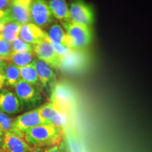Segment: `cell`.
I'll return each instance as SVG.
<instances>
[{
	"instance_id": "1",
	"label": "cell",
	"mask_w": 152,
	"mask_h": 152,
	"mask_svg": "<svg viewBox=\"0 0 152 152\" xmlns=\"http://www.w3.org/2000/svg\"><path fill=\"white\" fill-rule=\"evenodd\" d=\"M64 135V130L51 124L33 127L23 133L26 141L33 147H52L60 144Z\"/></svg>"
},
{
	"instance_id": "2",
	"label": "cell",
	"mask_w": 152,
	"mask_h": 152,
	"mask_svg": "<svg viewBox=\"0 0 152 152\" xmlns=\"http://www.w3.org/2000/svg\"><path fill=\"white\" fill-rule=\"evenodd\" d=\"M64 30L71 41V46L75 51H80L88 47L92 41L91 28L85 27L70 20L63 24Z\"/></svg>"
},
{
	"instance_id": "3",
	"label": "cell",
	"mask_w": 152,
	"mask_h": 152,
	"mask_svg": "<svg viewBox=\"0 0 152 152\" xmlns=\"http://www.w3.org/2000/svg\"><path fill=\"white\" fill-rule=\"evenodd\" d=\"M71 20L85 27L91 28L94 20L92 7L84 0H71L69 5Z\"/></svg>"
},
{
	"instance_id": "4",
	"label": "cell",
	"mask_w": 152,
	"mask_h": 152,
	"mask_svg": "<svg viewBox=\"0 0 152 152\" xmlns=\"http://www.w3.org/2000/svg\"><path fill=\"white\" fill-rule=\"evenodd\" d=\"M33 0H12L5 11L4 16L9 22L25 25L31 23L30 7Z\"/></svg>"
},
{
	"instance_id": "5",
	"label": "cell",
	"mask_w": 152,
	"mask_h": 152,
	"mask_svg": "<svg viewBox=\"0 0 152 152\" xmlns=\"http://www.w3.org/2000/svg\"><path fill=\"white\" fill-rule=\"evenodd\" d=\"M32 23L39 28H45L54 22L48 2L47 0H33L30 7Z\"/></svg>"
},
{
	"instance_id": "6",
	"label": "cell",
	"mask_w": 152,
	"mask_h": 152,
	"mask_svg": "<svg viewBox=\"0 0 152 152\" xmlns=\"http://www.w3.org/2000/svg\"><path fill=\"white\" fill-rule=\"evenodd\" d=\"M14 87L15 94L23 106L31 107L39 104L42 99L38 89L21 79Z\"/></svg>"
},
{
	"instance_id": "7",
	"label": "cell",
	"mask_w": 152,
	"mask_h": 152,
	"mask_svg": "<svg viewBox=\"0 0 152 152\" xmlns=\"http://www.w3.org/2000/svg\"><path fill=\"white\" fill-rule=\"evenodd\" d=\"M49 124L42 118L39 113L38 108L26 112L14 119V132L23 136V133L28 129L39 125Z\"/></svg>"
},
{
	"instance_id": "8",
	"label": "cell",
	"mask_w": 152,
	"mask_h": 152,
	"mask_svg": "<svg viewBox=\"0 0 152 152\" xmlns=\"http://www.w3.org/2000/svg\"><path fill=\"white\" fill-rule=\"evenodd\" d=\"M38 110L47 123L64 130L66 125V114L58 104L51 101L38 108Z\"/></svg>"
},
{
	"instance_id": "9",
	"label": "cell",
	"mask_w": 152,
	"mask_h": 152,
	"mask_svg": "<svg viewBox=\"0 0 152 152\" xmlns=\"http://www.w3.org/2000/svg\"><path fill=\"white\" fill-rule=\"evenodd\" d=\"M33 52L37 58L45 62L52 68H58L60 66L61 58L55 52L54 49L47 38L40 43L33 45Z\"/></svg>"
},
{
	"instance_id": "10",
	"label": "cell",
	"mask_w": 152,
	"mask_h": 152,
	"mask_svg": "<svg viewBox=\"0 0 152 152\" xmlns=\"http://www.w3.org/2000/svg\"><path fill=\"white\" fill-rule=\"evenodd\" d=\"M33 63L42 88L52 92L57 83L56 75L53 68L37 58L34 59Z\"/></svg>"
},
{
	"instance_id": "11",
	"label": "cell",
	"mask_w": 152,
	"mask_h": 152,
	"mask_svg": "<svg viewBox=\"0 0 152 152\" xmlns=\"http://www.w3.org/2000/svg\"><path fill=\"white\" fill-rule=\"evenodd\" d=\"M31 147L23 136L14 132H7L3 134L0 150L1 152H27Z\"/></svg>"
},
{
	"instance_id": "12",
	"label": "cell",
	"mask_w": 152,
	"mask_h": 152,
	"mask_svg": "<svg viewBox=\"0 0 152 152\" xmlns=\"http://www.w3.org/2000/svg\"><path fill=\"white\" fill-rule=\"evenodd\" d=\"M23 106L15 93L9 90H0V111L14 115L22 111Z\"/></svg>"
},
{
	"instance_id": "13",
	"label": "cell",
	"mask_w": 152,
	"mask_h": 152,
	"mask_svg": "<svg viewBox=\"0 0 152 152\" xmlns=\"http://www.w3.org/2000/svg\"><path fill=\"white\" fill-rule=\"evenodd\" d=\"M18 35L20 39L33 46L45 40L47 38L46 32L32 23L23 25Z\"/></svg>"
},
{
	"instance_id": "14",
	"label": "cell",
	"mask_w": 152,
	"mask_h": 152,
	"mask_svg": "<svg viewBox=\"0 0 152 152\" xmlns=\"http://www.w3.org/2000/svg\"><path fill=\"white\" fill-rule=\"evenodd\" d=\"M51 101L58 104L64 110L69 107L72 102V94L68 87L66 85L56 83L52 90Z\"/></svg>"
},
{
	"instance_id": "15",
	"label": "cell",
	"mask_w": 152,
	"mask_h": 152,
	"mask_svg": "<svg viewBox=\"0 0 152 152\" xmlns=\"http://www.w3.org/2000/svg\"><path fill=\"white\" fill-rule=\"evenodd\" d=\"M47 2L53 17L62 25L71 20L69 6L66 0H48Z\"/></svg>"
},
{
	"instance_id": "16",
	"label": "cell",
	"mask_w": 152,
	"mask_h": 152,
	"mask_svg": "<svg viewBox=\"0 0 152 152\" xmlns=\"http://www.w3.org/2000/svg\"><path fill=\"white\" fill-rule=\"evenodd\" d=\"M46 34L49 40L52 42L64 45L72 48L71 39L66 33L65 30L59 23H53L49 28L48 31L46 32Z\"/></svg>"
},
{
	"instance_id": "17",
	"label": "cell",
	"mask_w": 152,
	"mask_h": 152,
	"mask_svg": "<svg viewBox=\"0 0 152 152\" xmlns=\"http://www.w3.org/2000/svg\"><path fill=\"white\" fill-rule=\"evenodd\" d=\"M20 74V79L24 80L30 85H33L39 90L42 86L38 79L37 72H36L33 61L28 65L23 67H18Z\"/></svg>"
},
{
	"instance_id": "18",
	"label": "cell",
	"mask_w": 152,
	"mask_h": 152,
	"mask_svg": "<svg viewBox=\"0 0 152 152\" xmlns=\"http://www.w3.org/2000/svg\"><path fill=\"white\" fill-rule=\"evenodd\" d=\"M20 80L19 68L13 63L7 61L4 67L5 85L9 87H14Z\"/></svg>"
},
{
	"instance_id": "19",
	"label": "cell",
	"mask_w": 152,
	"mask_h": 152,
	"mask_svg": "<svg viewBox=\"0 0 152 152\" xmlns=\"http://www.w3.org/2000/svg\"><path fill=\"white\" fill-rule=\"evenodd\" d=\"M22 25L16 22H9L4 26L0 37L4 40L11 43L18 37Z\"/></svg>"
},
{
	"instance_id": "20",
	"label": "cell",
	"mask_w": 152,
	"mask_h": 152,
	"mask_svg": "<svg viewBox=\"0 0 152 152\" xmlns=\"http://www.w3.org/2000/svg\"><path fill=\"white\" fill-rule=\"evenodd\" d=\"M34 52H23V53H12L8 61L13 63L18 67H23L31 64L33 61Z\"/></svg>"
},
{
	"instance_id": "21",
	"label": "cell",
	"mask_w": 152,
	"mask_h": 152,
	"mask_svg": "<svg viewBox=\"0 0 152 152\" xmlns=\"http://www.w3.org/2000/svg\"><path fill=\"white\" fill-rule=\"evenodd\" d=\"M13 53L33 52V45H30L18 37L11 42Z\"/></svg>"
},
{
	"instance_id": "22",
	"label": "cell",
	"mask_w": 152,
	"mask_h": 152,
	"mask_svg": "<svg viewBox=\"0 0 152 152\" xmlns=\"http://www.w3.org/2000/svg\"><path fill=\"white\" fill-rule=\"evenodd\" d=\"M14 119L0 111V131L3 133L14 132Z\"/></svg>"
},
{
	"instance_id": "23",
	"label": "cell",
	"mask_w": 152,
	"mask_h": 152,
	"mask_svg": "<svg viewBox=\"0 0 152 152\" xmlns=\"http://www.w3.org/2000/svg\"><path fill=\"white\" fill-rule=\"evenodd\" d=\"M49 42L51 43L53 49H54L55 52H56L57 55L60 57L61 59L63 58H64V57L68 56V55H70L73 52H75V50H74L73 48H71V47L66 46V45H61V44L54 43L50 41H49Z\"/></svg>"
},
{
	"instance_id": "24",
	"label": "cell",
	"mask_w": 152,
	"mask_h": 152,
	"mask_svg": "<svg viewBox=\"0 0 152 152\" xmlns=\"http://www.w3.org/2000/svg\"><path fill=\"white\" fill-rule=\"evenodd\" d=\"M12 53L11 44L4 40L0 37V56L6 61H8Z\"/></svg>"
},
{
	"instance_id": "25",
	"label": "cell",
	"mask_w": 152,
	"mask_h": 152,
	"mask_svg": "<svg viewBox=\"0 0 152 152\" xmlns=\"http://www.w3.org/2000/svg\"><path fill=\"white\" fill-rule=\"evenodd\" d=\"M6 61L5 64L0 65V90L3 88L4 85H5V80H4V67L7 64Z\"/></svg>"
},
{
	"instance_id": "26",
	"label": "cell",
	"mask_w": 152,
	"mask_h": 152,
	"mask_svg": "<svg viewBox=\"0 0 152 152\" xmlns=\"http://www.w3.org/2000/svg\"><path fill=\"white\" fill-rule=\"evenodd\" d=\"M44 152H61L60 144L47 147L46 149L44 150Z\"/></svg>"
},
{
	"instance_id": "27",
	"label": "cell",
	"mask_w": 152,
	"mask_h": 152,
	"mask_svg": "<svg viewBox=\"0 0 152 152\" xmlns=\"http://www.w3.org/2000/svg\"><path fill=\"white\" fill-rule=\"evenodd\" d=\"M12 1V0H0V11L7 9Z\"/></svg>"
},
{
	"instance_id": "28",
	"label": "cell",
	"mask_w": 152,
	"mask_h": 152,
	"mask_svg": "<svg viewBox=\"0 0 152 152\" xmlns=\"http://www.w3.org/2000/svg\"><path fill=\"white\" fill-rule=\"evenodd\" d=\"M9 23V20H7V18L4 16V17H2L1 18H0V35H1V32H2L4 26H5L6 23Z\"/></svg>"
},
{
	"instance_id": "29",
	"label": "cell",
	"mask_w": 152,
	"mask_h": 152,
	"mask_svg": "<svg viewBox=\"0 0 152 152\" xmlns=\"http://www.w3.org/2000/svg\"><path fill=\"white\" fill-rule=\"evenodd\" d=\"M44 150H45V149L43 147H33L32 146L31 148L27 152H44Z\"/></svg>"
},
{
	"instance_id": "30",
	"label": "cell",
	"mask_w": 152,
	"mask_h": 152,
	"mask_svg": "<svg viewBox=\"0 0 152 152\" xmlns=\"http://www.w3.org/2000/svg\"><path fill=\"white\" fill-rule=\"evenodd\" d=\"M3 140V133L0 131V147H1V142H2Z\"/></svg>"
},
{
	"instance_id": "31",
	"label": "cell",
	"mask_w": 152,
	"mask_h": 152,
	"mask_svg": "<svg viewBox=\"0 0 152 152\" xmlns=\"http://www.w3.org/2000/svg\"><path fill=\"white\" fill-rule=\"evenodd\" d=\"M5 63H6V61L4 60L3 58L0 56V65H2V64H5Z\"/></svg>"
},
{
	"instance_id": "32",
	"label": "cell",
	"mask_w": 152,
	"mask_h": 152,
	"mask_svg": "<svg viewBox=\"0 0 152 152\" xmlns=\"http://www.w3.org/2000/svg\"><path fill=\"white\" fill-rule=\"evenodd\" d=\"M5 14V11H0V18H1L2 17H4Z\"/></svg>"
},
{
	"instance_id": "33",
	"label": "cell",
	"mask_w": 152,
	"mask_h": 152,
	"mask_svg": "<svg viewBox=\"0 0 152 152\" xmlns=\"http://www.w3.org/2000/svg\"><path fill=\"white\" fill-rule=\"evenodd\" d=\"M0 152H1V150H0Z\"/></svg>"
}]
</instances>
